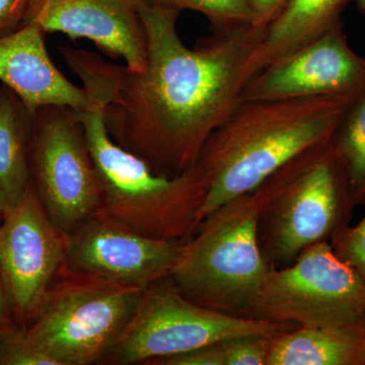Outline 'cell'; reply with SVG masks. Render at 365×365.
I'll use <instances>...</instances> for the list:
<instances>
[{"instance_id":"obj_18","label":"cell","mask_w":365,"mask_h":365,"mask_svg":"<svg viewBox=\"0 0 365 365\" xmlns=\"http://www.w3.org/2000/svg\"><path fill=\"white\" fill-rule=\"evenodd\" d=\"M331 144L344 169L353 205L365 202V93L350 106Z\"/></svg>"},{"instance_id":"obj_3","label":"cell","mask_w":365,"mask_h":365,"mask_svg":"<svg viewBox=\"0 0 365 365\" xmlns=\"http://www.w3.org/2000/svg\"><path fill=\"white\" fill-rule=\"evenodd\" d=\"M103 188L102 210L146 237L189 240L200 225L208 193L198 165L169 177L157 174L143 158L113 140L102 111L78 110Z\"/></svg>"},{"instance_id":"obj_20","label":"cell","mask_w":365,"mask_h":365,"mask_svg":"<svg viewBox=\"0 0 365 365\" xmlns=\"http://www.w3.org/2000/svg\"><path fill=\"white\" fill-rule=\"evenodd\" d=\"M0 365H61L58 360L31 344L20 329L11 331L0 341Z\"/></svg>"},{"instance_id":"obj_27","label":"cell","mask_w":365,"mask_h":365,"mask_svg":"<svg viewBox=\"0 0 365 365\" xmlns=\"http://www.w3.org/2000/svg\"><path fill=\"white\" fill-rule=\"evenodd\" d=\"M6 211L7 207L6 200H4V194H2L1 189H0V223L4 220Z\"/></svg>"},{"instance_id":"obj_1","label":"cell","mask_w":365,"mask_h":365,"mask_svg":"<svg viewBox=\"0 0 365 365\" xmlns=\"http://www.w3.org/2000/svg\"><path fill=\"white\" fill-rule=\"evenodd\" d=\"M148 64L133 71L81 48L60 46L69 69L102 111L113 140L157 174L196 165L211 134L241 101L268 26L215 31L189 48L178 33L180 11L138 0Z\"/></svg>"},{"instance_id":"obj_24","label":"cell","mask_w":365,"mask_h":365,"mask_svg":"<svg viewBox=\"0 0 365 365\" xmlns=\"http://www.w3.org/2000/svg\"><path fill=\"white\" fill-rule=\"evenodd\" d=\"M31 0H0V37L26 24Z\"/></svg>"},{"instance_id":"obj_26","label":"cell","mask_w":365,"mask_h":365,"mask_svg":"<svg viewBox=\"0 0 365 365\" xmlns=\"http://www.w3.org/2000/svg\"><path fill=\"white\" fill-rule=\"evenodd\" d=\"M0 324L9 328H16L11 316V309H9V302H7L1 271H0Z\"/></svg>"},{"instance_id":"obj_10","label":"cell","mask_w":365,"mask_h":365,"mask_svg":"<svg viewBox=\"0 0 365 365\" xmlns=\"http://www.w3.org/2000/svg\"><path fill=\"white\" fill-rule=\"evenodd\" d=\"M66 261V234L30 184L0 223V271L16 328L31 323Z\"/></svg>"},{"instance_id":"obj_15","label":"cell","mask_w":365,"mask_h":365,"mask_svg":"<svg viewBox=\"0 0 365 365\" xmlns=\"http://www.w3.org/2000/svg\"><path fill=\"white\" fill-rule=\"evenodd\" d=\"M349 1L290 0L279 18L268 26L265 39L252 60V78L340 24L341 14Z\"/></svg>"},{"instance_id":"obj_25","label":"cell","mask_w":365,"mask_h":365,"mask_svg":"<svg viewBox=\"0 0 365 365\" xmlns=\"http://www.w3.org/2000/svg\"><path fill=\"white\" fill-rule=\"evenodd\" d=\"M254 25L269 26L283 13L290 0H248Z\"/></svg>"},{"instance_id":"obj_17","label":"cell","mask_w":365,"mask_h":365,"mask_svg":"<svg viewBox=\"0 0 365 365\" xmlns=\"http://www.w3.org/2000/svg\"><path fill=\"white\" fill-rule=\"evenodd\" d=\"M33 121L34 110L11 88L0 86V189L7 210L20 201L30 185Z\"/></svg>"},{"instance_id":"obj_2","label":"cell","mask_w":365,"mask_h":365,"mask_svg":"<svg viewBox=\"0 0 365 365\" xmlns=\"http://www.w3.org/2000/svg\"><path fill=\"white\" fill-rule=\"evenodd\" d=\"M359 97L240 101L197 160L208 181L200 223L223 204L258 188L300 153L329 143Z\"/></svg>"},{"instance_id":"obj_19","label":"cell","mask_w":365,"mask_h":365,"mask_svg":"<svg viewBox=\"0 0 365 365\" xmlns=\"http://www.w3.org/2000/svg\"><path fill=\"white\" fill-rule=\"evenodd\" d=\"M151 4L182 11H193L203 14L210 21L213 30L254 24L248 0H146Z\"/></svg>"},{"instance_id":"obj_5","label":"cell","mask_w":365,"mask_h":365,"mask_svg":"<svg viewBox=\"0 0 365 365\" xmlns=\"http://www.w3.org/2000/svg\"><path fill=\"white\" fill-rule=\"evenodd\" d=\"M260 188L259 240L270 268L289 265L304 250L332 237L353 205L331 140L300 153Z\"/></svg>"},{"instance_id":"obj_8","label":"cell","mask_w":365,"mask_h":365,"mask_svg":"<svg viewBox=\"0 0 365 365\" xmlns=\"http://www.w3.org/2000/svg\"><path fill=\"white\" fill-rule=\"evenodd\" d=\"M246 317L309 328L361 331L365 282L330 242H317L289 265L269 269Z\"/></svg>"},{"instance_id":"obj_28","label":"cell","mask_w":365,"mask_h":365,"mask_svg":"<svg viewBox=\"0 0 365 365\" xmlns=\"http://www.w3.org/2000/svg\"><path fill=\"white\" fill-rule=\"evenodd\" d=\"M361 348H362V359H364V365H365V318L364 325H362L361 331Z\"/></svg>"},{"instance_id":"obj_21","label":"cell","mask_w":365,"mask_h":365,"mask_svg":"<svg viewBox=\"0 0 365 365\" xmlns=\"http://www.w3.org/2000/svg\"><path fill=\"white\" fill-rule=\"evenodd\" d=\"M335 253L349 264L365 282V215L354 227L342 225L331 237Z\"/></svg>"},{"instance_id":"obj_13","label":"cell","mask_w":365,"mask_h":365,"mask_svg":"<svg viewBox=\"0 0 365 365\" xmlns=\"http://www.w3.org/2000/svg\"><path fill=\"white\" fill-rule=\"evenodd\" d=\"M46 34L91 41L112 59H122L133 71L148 64V41L138 0H31L26 24Z\"/></svg>"},{"instance_id":"obj_14","label":"cell","mask_w":365,"mask_h":365,"mask_svg":"<svg viewBox=\"0 0 365 365\" xmlns=\"http://www.w3.org/2000/svg\"><path fill=\"white\" fill-rule=\"evenodd\" d=\"M45 32L34 23L0 37V81L32 110L44 106L71 109L97 107L83 88L57 68L45 44Z\"/></svg>"},{"instance_id":"obj_4","label":"cell","mask_w":365,"mask_h":365,"mask_svg":"<svg viewBox=\"0 0 365 365\" xmlns=\"http://www.w3.org/2000/svg\"><path fill=\"white\" fill-rule=\"evenodd\" d=\"M260 186L223 204L185 242L170 279L187 299L246 317L270 266L260 247Z\"/></svg>"},{"instance_id":"obj_22","label":"cell","mask_w":365,"mask_h":365,"mask_svg":"<svg viewBox=\"0 0 365 365\" xmlns=\"http://www.w3.org/2000/svg\"><path fill=\"white\" fill-rule=\"evenodd\" d=\"M273 339L261 336H244L222 341L225 365L267 364Z\"/></svg>"},{"instance_id":"obj_29","label":"cell","mask_w":365,"mask_h":365,"mask_svg":"<svg viewBox=\"0 0 365 365\" xmlns=\"http://www.w3.org/2000/svg\"><path fill=\"white\" fill-rule=\"evenodd\" d=\"M16 328H9V327H6L0 324V341L4 338V335H6L7 333L11 332V331L16 330Z\"/></svg>"},{"instance_id":"obj_23","label":"cell","mask_w":365,"mask_h":365,"mask_svg":"<svg viewBox=\"0 0 365 365\" xmlns=\"http://www.w3.org/2000/svg\"><path fill=\"white\" fill-rule=\"evenodd\" d=\"M151 365H225L222 342L151 361Z\"/></svg>"},{"instance_id":"obj_30","label":"cell","mask_w":365,"mask_h":365,"mask_svg":"<svg viewBox=\"0 0 365 365\" xmlns=\"http://www.w3.org/2000/svg\"><path fill=\"white\" fill-rule=\"evenodd\" d=\"M356 4L360 13L365 14V0H356Z\"/></svg>"},{"instance_id":"obj_6","label":"cell","mask_w":365,"mask_h":365,"mask_svg":"<svg viewBox=\"0 0 365 365\" xmlns=\"http://www.w3.org/2000/svg\"><path fill=\"white\" fill-rule=\"evenodd\" d=\"M144 290L64 266L21 333L61 365L102 364L133 318Z\"/></svg>"},{"instance_id":"obj_12","label":"cell","mask_w":365,"mask_h":365,"mask_svg":"<svg viewBox=\"0 0 365 365\" xmlns=\"http://www.w3.org/2000/svg\"><path fill=\"white\" fill-rule=\"evenodd\" d=\"M364 93L365 57L353 51L340 23L250 79L241 101L359 97Z\"/></svg>"},{"instance_id":"obj_16","label":"cell","mask_w":365,"mask_h":365,"mask_svg":"<svg viewBox=\"0 0 365 365\" xmlns=\"http://www.w3.org/2000/svg\"><path fill=\"white\" fill-rule=\"evenodd\" d=\"M361 331L297 327L274 338L266 365H364Z\"/></svg>"},{"instance_id":"obj_7","label":"cell","mask_w":365,"mask_h":365,"mask_svg":"<svg viewBox=\"0 0 365 365\" xmlns=\"http://www.w3.org/2000/svg\"><path fill=\"white\" fill-rule=\"evenodd\" d=\"M297 327L201 306L165 278L144 290L133 318L102 364H148L232 338H275Z\"/></svg>"},{"instance_id":"obj_11","label":"cell","mask_w":365,"mask_h":365,"mask_svg":"<svg viewBox=\"0 0 365 365\" xmlns=\"http://www.w3.org/2000/svg\"><path fill=\"white\" fill-rule=\"evenodd\" d=\"M185 242L146 237L101 209L66 232V266L146 289L170 277Z\"/></svg>"},{"instance_id":"obj_9","label":"cell","mask_w":365,"mask_h":365,"mask_svg":"<svg viewBox=\"0 0 365 365\" xmlns=\"http://www.w3.org/2000/svg\"><path fill=\"white\" fill-rule=\"evenodd\" d=\"M30 184L52 222L63 232L102 209L103 188L78 110H34Z\"/></svg>"}]
</instances>
